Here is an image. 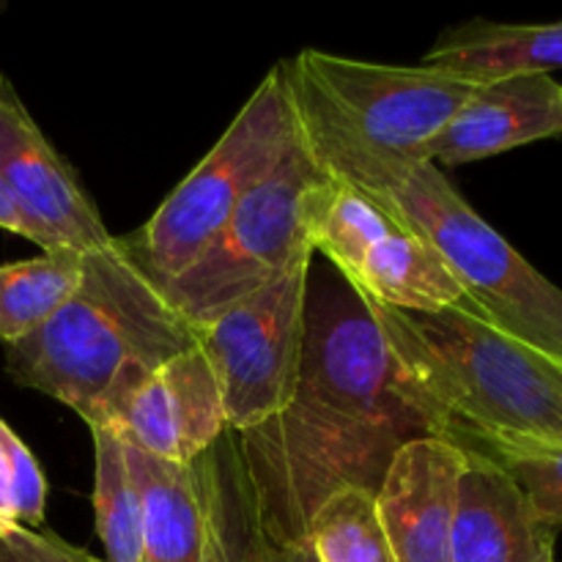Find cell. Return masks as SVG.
Segmentation results:
<instances>
[{"label": "cell", "mask_w": 562, "mask_h": 562, "mask_svg": "<svg viewBox=\"0 0 562 562\" xmlns=\"http://www.w3.org/2000/svg\"><path fill=\"white\" fill-rule=\"evenodd\" d=\"M423 437H448V426L355 296L307 313L294 398L236 434L239 497L267 541L296 547L324 499L344 488L376 494L393 456Z\"/></svg>", "instance_id": "1"}, {"label": "cell", "mask_w": 562, "mask_h": 562, "mask_svg": "<svg viewBox=\"0 0 562 562\" xmlns=\"http://www.w3.org/2000/svg\"><path fill=\"white\" fill-rule=\"evenodd\" d=\"M201 333L181 316L137 250L135 236L82 256L80 289L27 338L5 346V373L75 409L88 428Z\"/></svg>", "instance_id": "2"}, {"label": "cell", "mask_w": 562, "mask_h": 562, "mask_svg": "<svg viewBox=\"0 0 562 562\" xmlns=\"http://www.w3.org/2000/svg\"><path fill=\"white\" fill-rule=\"evenodd\" d=\"M296 121L305 146L329 173L442 256L467 302L488 324L562 366V289L494 231L437 165L371 151L305 115Z\"/></svg>", "instance_id": "3"}, {"label": "cell", "mask_w": 562, "mask_h": 562, "mask_svg": "<svg viewBox=\"0 0 562 562\" xmlns=\"http://www.w3.org/2000/svg\"><path fill=\"white\" fill-rule=\"evenodd\" d=\"M360 300V296H357ZM448 437L562 445V366L488 324L470 302L404 313L360 300Z\"/></svg>", "instance_id": "4"}, {"label": "cell", "mask_w": 562, "mask_h": 562, "mask_svg": "<svg viewBox=\"0 0 562 562\" xmlns=\"http://www.w3.org/2000/svg\"><path fill=\"white\" fill-rule=\"evenodd\" d=\"M335 176L305 146L294 151L239 203L212 245L165 285L176 311L201 333L220 313L283 278L313 256L311 234Z\"/></svg>", "instance_id": "5"}, {"label": "cell", "mask_w": 562, "mask_h": 562, "mask_svg": "<svg viewBox=\"0 0 562 562\" xmlns=\"http://www.w3.org/2000/svg\"><path fill=\"white\" fill-rule=\"evenodd\" d=\"M300 140L283 60L263 77L212 151L165 198L154 217L132 234L154 278L162 285L179 278Z\"/></svg>", "instance_id": "6"}, {"label": "cell", "mask_w": 562, "mask_h": 562, "mask_svg": "<svg viewBox=\"0 0 562 562\" xmlns=\"http://www.w3.org/2000/svg\"><path fill=\"white\" fill-rule=\"evenodd\" d=\"M285 75L296 115L415 162H428L431 143L477 88L434 66L371 64L322 49L285 60Z\"/></svg>", "instance_id": "7"}, {"label": "cell", "mask_w": 562, "mask_h": 562, "mask_svg": "<svg viewBox=\"0 0 562 562\" xmlns=\"http://www.w3.org/2000/svg\"><path fill=\"white\" fill-rule=\"evenodd\" d=\"M305 256L267 289L236 302L201 329V349L223 393L225 423L250 431L291 404L307 333Z\"/></svg>", "instance_id": "8"}, {"label": "cell", "mask_w": 562, "mask_h": 562, "mask_svg": "<svg viewBox=\"0 0 562 562\" xmlns=\"http://www.w3.org/2000/svg\"><path fill=\"white\" fill-rule=\"evenodd\" d=\"M311 245L366 302L404 313H439L467 302L459 280L423 236L338 176L316 214Z\"/></svg>", "instance_id": "9"}, {"label": "cell", "mask_w": 562, "mask_h": 562, "mask_svg": "<svg viewBox=\"0 0 562 562\" xmlns=\"http://www.w3.org/2000/svg\"><path fill=\"white\" fill-rule=\"evenodd\" d=\"M0 181L25 220V239L42 252L86 256L113 241L77 170L44 137L5 75H0Z\"/></svg>", "instance_id": "10"}, {"label": "cell", "mask_w": 562, "mask_h": 562, "mask_svg": "<svg viewBox=\"0 0 562 562\" xmlns=\"http://www.w3.org/2000/svg\"><path fill=\"white\" fill-rule=\"evenodd\" d=\"M99 428L170 464H195L228 428L217 376L201 344L148 373Z\"/></svg>", "instance_id": "11"}, {"label": "cell", "mask_w": 562, "mask_h": 562, "mask_svg": "<svg viewBox=\"0 0 562 562\" xmlns=\"http://www.w3.org/2000/svg\"><path fill=\"white\" fill-rule=\"evenodd\" d=\"M467 450L448 437L406 442L376 492L379 519L395 562H450Z\"/></svg>", "instance_id": "12"}, {"label": "cell", "mask_w": 562, "mask_h": 562, "mask_svg": "<svg viewBox=\"0 0 562 562\" xmlns=\"http://www.w3.org/2000/svg\"><path fill=\"white\" fill-rule=\"evenodd\" d=\"M461 445V442H459ZM467 450L450 562H558V527L547 525L514 477L481 450Z\"/></svg>", "instance_id": "13"}, {"label": "cell", "mask_w": 562, "mask_h": 562, "mask_svg": "<svg viewBox=\"0 0 562 562\" xmlns=\"http://www.w3.org/2000/svg\"><path fill=\"white\" fill-rule=\"evenodd\" d=\"M562 135V86L521 75L477 86L428 148V162L467 165Z\"/></svg>", "instance_id": "14"}, {"label": "cell", "mask_w": 562, "mask_h": 562, "mask_svg": "<svg viewBox=\"0 0 562 562\" xmlns=\"http://www.w3.org/2000/svg\"><path fill=\"white\" fill-rule=\"evenodd\" d=\"M140 494V562H206L209 464H170L124 442Z\"/></svg>", "instance_id": "15"}, {"label": "cell", "mask_w": 562, "mask_h": 562, "mask_svg": "<svg viewBox=\"0 0 562 562\" xmlns=\"http://www.w3.org/2000/svg\"><path fill=\"white\" fill-rule=\"evenodd\" d=\"M423 66H434L475 86L521 75H552L562 69V20L541 25L464 22L437 38Z\"/></svg>", "instance_id": "16"}, {"label": "cell", "mask_w": 562, "mask_h": 562, "mask_svg": "<svg viewBox=\"0 0 562 562\" xmlns=\"http://www.w3.org/2000/svg\"><path fill=\"white\" fill-rule=\"evenodd\" d=\"M82 280V256L42 252L38 258L0 263V340L27 338L71 300Z\"/></svg>", "instance_id": "17"}, {"label": "cell", "mask_w": 562, "mask_h": 562, "mask_svg": "<svg viewBox=\"0 0 562 562\" xmlns=\"http://www.w3.org/2000/svg\"><path fill=\"white\" fill-rule=\"evenodd\" d=\"M93 434V516L104 562H140V494L126 461L124 439L110 428Z\"/></svg>", "instance_id": "18"}, {"label": "cell", "mask_w": 562, "mask_h": 562, "mask_svg": "<svg viewBox=\"0 0 562 562\" xmlns=\"http://www.w3.org/2000/svg\"><path fill=\"white\" fill-rule=\"evenodd\" d=\"M305 543L316 562H395L376 494L368 488H344L324 499L307 525Z\"/></svg>", "instance_id": "19"}, {"label": "cell", "mask_w": 562, "mask_h": 562, "mask_svg": "<svg viewBox=\"0 0 562 562\" xmlns=\"http://www.w3.org/2000/svg\"><path fill=\"white\" fill-rule=\"evenodd\" d=\"M453 442L470 445L497 461L516 486L525 492L536 514L547 525L562 527V445L532 442V439H488L453 434Z\"/></svg>", "instance_id": "20"}, {"label": "cell", "mask_w": 562, "mask_h": 562, "mask_svg": "<svg viewBox=\"0 0 562 562\" xmlns=\"http://www.w3.org/2000/svg\"><path fill=\"white\" fill-rule=\"evenodd\" d=\"M0 448H3L11 475V508H14V521L36 530V527L44 525L47 481H44V472L38 467L36 456L5 426L3 417H0Z\"/></svg>", "instance_id": "21"}, {"label": "cell", "mask_w": 562, "mask_h": 562, "mask_svg": "<svg viewBox=\"0 0 562 562\" xmlns=\"http://www.w3.org/2000/svg\"><path fill=\"white\" fill-rule=\"evenodd\" d=\"M0 562H104L86 549L71 547L49 530L25 525L0 527Z\"/></svg>", "instance_id": "22"}, {"label": "cell", "mask_w": 562, "mask_h": 562, "mask_svg": "<svg viewBox=\"0 0 562 562\" xmlns=\"http://www.w3.org/2000/svg\"><path fill=\"white\" fill-rule=\"evenodd\" d=\"M217 488H220V481H217ZM220 503H223V494H220ZM225 525H228L231 541H234L236 558H239V562H316L307 543H296V547H274L272 541H267V538L258 532V527L252 525L245 503H241V516H236V519L234 516H225Z\"/></svg>", "instance_id": "23"}, {"label": "cell", "mask_w": 562, "mask_h": 562, "mask_svg": "<svg viewBox=\"0 0 562 562\" xmlns=\"http://www.w3.org/2000/svg\"><path fill=\"white\" fill-rule=\"evenodd\" d=\"M209 464V543L206 562H239L236 558L234 541H231L228 525H225L223 503H220L217 477H212V461Z\"/></svg>", "instance_id": "24"}, {"label": "cell", "mask_w": 562, "mask_h": 562, "mask_svg": "<svg viewBox=\"0 0 562 562\" xmlns=\"http://www.w3.org/2000/svg\"><path fill=\"white\" fill-rule=\"evenodd\" d=\"M0 228L11 231V234H20L25 236V220H22L20 209H16V203L11 201L9 190L3 187V181H0Z\"/></svg>", "instance_id": "25"}, {"label": "cell", "mask_w": 562, "mask_h": 562, "mask_svg": "<svg viewBox=\"0 0 562 562\" xmlns=\"http://www.w3.org/2000/svg\"><path fill=\"white\" fill-rule=\"evenodd\" d=\"M16 525L14 508H11V475L9 464H5L3 448H0V527Z\"/></svg>", "instance_id": "26"}, {"label": "cell", "mask_w": 562, "mask_h": 562, "mask_svg": "<svg viewBox=\"0 0 562 562\" xmlns=\"http://www.w3.org/2000/svg\"><path fill=\"white\" fill-rule=\"evenodd\" d=\"M5 9V3H3V0H0V11H3Z\"/></svg>", "instance_id": "27"}]
</instances>
